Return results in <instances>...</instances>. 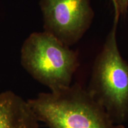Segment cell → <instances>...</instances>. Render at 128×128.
Segmentation results:
<instances>
[{
    "instance_id": "5",
    "label": "cell",
    "mask_w": 128,
    "mask_h": 128,
    "mask_svg": "<svg viewBox=\"0 0 128 128\" xmlns=\"http://www.w3.org/2000/svg\"><path fill=\"white\" fill-rule=\"evenodd\" d=\"M0 128H39L28 100L12 91L0 93Z\"/></svg>"
},
{
    "instance_id": "4",
    "label": "cell",
    "mask_w": 128,
    "mask_h": 128,
    "mask_svg": "<svg viewBox=\"0 0 128 128\" xmlns=\"http://www.w3.org/2000/svg\"><path fill=\"white\" fill-rule=\"evenodd\" d=\"M46 32L66 46L76 44L90 27L91 0H41Z\"/></svg>"
},
{
    "instance_id": "2",
    "label": "cell",
    "mask_w": 128,
    "mask_h": 128,
    "mask_svg": "<svg viewBox=\"0 0 128 128\" xmlns=\"http://www.w3.org/2000/svg\"><path fill=\"white\" fill-rule=\"evenodd\" d=\"M114 12L113 26L94 62L87 90L116 125L128 120V63L122 56L116 32L120 17Z\"/></svg>"
},
{
    "instance_id": "6",
    "label": "cell",
    "mask_w": 128,
    "mask_h": 128,
    "mask_svg": "<svg viewBox=\"0 0 128 128\" xmlns=\"http://www.w3.org/2000/svg\"><path fill=\"white\" fill-rule=\"evenodd\" d=\"M114 12L119 14L120 18L124 17L128 12V0H111Z\"/></svg>"
},
{
    "instance_id": "3",
    "label": "cell",
    "mask_w": 128,
    "mask_h": 128,
    "mask_svg": "<svg viewBox=\"0 0 128 128\" xmlns=\"http://www.w3.org/2000/svg\"><path fill=\"white\" fill-rule=\"evenodd\" d=\"M21 61L33 78L50 91L69 87L79 62L77 53L50 33H32L21 51Z\"/></svg>"
},
{
    "instance_id": "1",
    "label": "cell",
    "mask_w": 128,
    "mask_h": 128,
    "mask_svg": "<svg viewBox=\"0 0 128 128\" xmlns=\"http://www.w3.org/2000/svg\"><path fill=\"white\" fill-rule=\"evenodd\" d=\"M39 122L48 128H120L87 90L74 84L28 100Z\"/></svg>"
}]
</instances>
